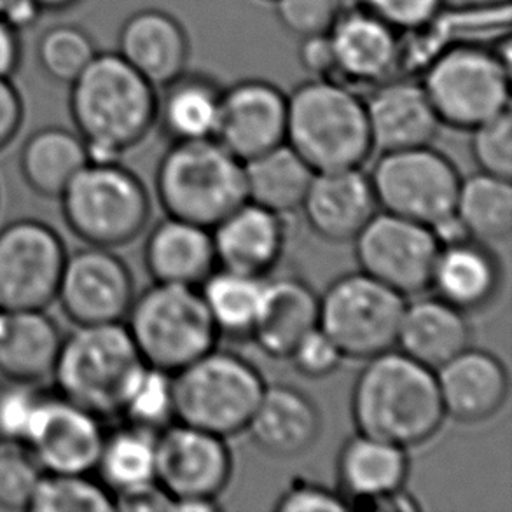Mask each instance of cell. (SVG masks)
Wrapping results in <instances>:
<instances>
[{
    "label": "cell",
    "instance_id": "obj_1",
    "mask_svg": "<svg viewBox=\"0 0 512 512\" xmlns=\"http://www.w3.org/2000/svg\"><path fill=\"white\" fill-rule=\"evenodd\" d=\"M69 86L70 118L90 161H121L156 126L158 88L118 53H97Z\"/></svg>",
    "mask_w": 512,
    "mask_h": 512
},
{
    "label": "cell",
    "instance_id": "obj_2",
    "mask_svg": "<svg viewBox=\"0 0 512 512\" xmlns=\"http://www.w3.org/2000/svg\"><path fill=\"white\" fill-rule=\"evenodd\" d=\"M350 406L357 432L406 450L430 441L446 420L436 371L397 348L366 360Z\"/></svg>",
    "mask_w": 512,
    "mask_h": 512
},
{
    "label": "cell",
    "instance_id": "obj_3",
    "mask_svg": "<svg viewBox=\"0 0 512 512\" xmlns=\"http://www.w3.org/2000/svg\"><path fill=\"white\" fill-rule=\"evenodd\" d=\"M285 142L315 170L359 168L373 154L366 104L336 77H312L287 95Z\"/></svg>",
    "mask_w": 512,
    "mask_h": 512
},
{
    "label": "cell",
    "instance_id": "obj_4",
    "mask_svg": "<svg viewBox=\"0 0 512 512\" xmlns=\"http://www.w3.org/2000/svg\"><path fill=\"white\" fill-rule=\"evenodd\" d=\"M144 366L125 322L91 324L63 334L51 378L56 394L109 418L118 416L128 388Z\"/></svg>",
    "mask_w": 512,
    "mask_h": 512
},
{
    "label": "cell",
    "instance_id": "obj_5",
    "mask_svg": "<svg viewBox=\"0 0 512 512\" xmlns=\"http://www.w3.org/2000/svg\"><path fill=\"white\" fill-rule=\"evenodd\" d=\"M154 189L167 215L210 229L247 200L243 161L215 139L172 142Z\"/></svg>",
    "mask_w": 512,
    "mask_h": 512
},
{
    "label": "cell",
    "instance_id": "obj_6",
    "mask_svg": "<svg viewBox=\"0 0 512 512\" xmlns=\"http://www.w3.org/2000/svg\"><path fill=\"white\" fill-rule=\"evenodd\" d=\"M63 221L86 245L116 249L147 228L151 196L121 161H88L58 196Z\"/></svg>",
    "mask_w": 512,
    "mask_h": 512
},
{
    "label": "cell",
    "instance_id": "obj_7",
    "mask_svg": "<svg viewBox=\"0 0 512 512\" xmlns=\"http://www.w3.org/2000/svg\"><path fill=\"white\" fill-rule=\"evenodd\" d=\"M126 329L147 366L173 374L217 346L221 334L198 287L154 282L137 292Z\"/></svg>",
    "mask_w": 512,
    "mask_h": 512
},
{
    "label": "cell",
    "instance_id": "obj_8",
    "mask_svg": "<svg viewBox=\"0 0 512 512\" xmlns=\"http://www.w3.org/2000/svg\"><path fill=\"white\" fill-rule=\"evenodd\" d=\"M263 374L250 360L217 346L173 373L175 420L217 436H238L266 388Z\"/></svg>",
    "mask_w": 512,
    "mask_h": 512
},
{
    "label": "cell",
    "instance_id": "obj_9",
    "mask_svg": "<svg viewBox=\"0 0 512 512\" xmlns=\"http://www.w3.org/2000/svg\"><path fill=\"white\" fill-rule=\"evenodd\" d=\"M441 125L471 132L511 111V62L497 49L458 44L427 65L422 79Z\"/></svg>",
    "mask_w": 512,
    "mask_h": 512
},
{
    "label": "cell",
    "instance_id": "obj_10",
    "mask_svg": "<svg viewBox=\"0 0 512 512\" xmlns=\"http://www.w3.org/2000/svg\"><path fill=\"white\" fill-rule=\"evenodd\" d=\"M406 298L364 271L346 273L320 294L319 327L345 359L367 360L397 345Z\"/></svg>",
    "mask_w": 512,
    "mask_h": 512
},
{
    "label": "cell",
    "instance_id": "obj_11",
    "mask_svg": "<svg viewBox=\"0 0 512 512\" xmlns=\"http://www.w3.org/2000/svg\"><path fill=\"white\" fill-rule=\"evenodd\" d=\"M228 439L214 432L175 422L156 436V483L172 511H217L219 497L233 478Z\"/></svg>",
    "mask_w": 512,
    "mask_h": 512
},
{
    "label": "cell",
    "instance_id": "obj_12",
    "mask_svg": "<svg viewBox=\"0 0 512 512\" xmlns=\"http://www.w3.org/2000/svg\"><path fill=\"white\" fill-rule=\"evenodd\" d=\"M369 179L380 210L430 228L455 214L462 182L453 161L432 146L380 153Z\"/></svg>",
    "mask_w": 512,
    "mask_h": 512
},
{
    "label": "cell",
    "instance_id": "obj_13",
    "mask_svg": "<svg viewBox=\"0 0 512 512\" xmlns=\"http://www.w3.org/2000/svg\"><path fill=\"white\" fill-rule=\"evenodd\" d=\"M67 254L48 222L25 217L0 229V310H46L56 299Z\"/></svg>",
    "mask_w": 512,
    "mask_h": 512
},
{
    "label": "cell",
    "instance_id": "obj_14",
    "mask_svg": "<svg viewBox=\"0 0 512 512\" xmlns=\"http://www.w3.org/2000/svg\"><path fill=\"white\" fill-rule=\"evenodd\" d=\"M439 247L427 224L383 210H378L353 238L359 270L404 298L430 289Z\"/></svg>",
    "mask_w": 512,
    "mask_h": 512
},
{
    "label": "cell",
    "instance_id": "obj_15",
    "mask_svg": "<svg viewBox=\"0 0 512 512\" xmlns=\"http://www.w3.org/2000/svg\"><path fill=\"white\" fill-rule=\"evenodd\" d=\"M135 280L114 249L86 245L67 254L56 299L76 326L123 322L135 298Z\"/></svg>",
    "mask_w": 512,
    "mask_h": 512
},
{
    "label": "cell",
    "instance_id": "obj_16",
    "mask_svg": "<svg viewBox=\"0 0 512 512\" xmlns=\"http://www.w3.org/2000/svg\"><path fill=\"white\" fill-rule=\"evenodd\" d=\"M104 418L60 394L44 395L25 443L44 472L91 474L104 444Z\"/></svg>",
    "mask_w": 512,
    "mask_h": 512
},
{
    "label": "cell",
    "instance_id": "obj_17",
    "mask_svg": "<svg viewBox=\"0 0 512 512\" xmlns=\"http://www.w3.org/2000/svg\"><path fill=\"white\" fill-rule=\"evenodd\" d=\"M287 137V93L264 79H242L222 90L215 140L247 161L282 146Z\"/></svg>",
    "mask_w": 512,
    "mask_h": 512
},
{
    "label": "cell",
    "instance_id": "obj_18",
    "mask_svg": "<svg viewBox=\"0 0 512 512\" xmlns=\"http://www.w3.org/2000/svg\"><path fill=\"white\" fill-rule=\"evenodd\" d=\"M333 48L334 77L348 86L376 84L397 76L401 67V32L387 21L359 6L343 9L329 28Z\"/></svg>",
    "mask_w": 512,
    "mask_h": 512
},
{
    "label": "cell",
    "instance_id": "obj_19",
    "mask_svg": "<svg viewBox=\"0 0 512 512\" xmlns=\"http://www.w3.org/2000/svg\"><path fill=\"white\" fill-rule=\"evenodd\" d=\"M364 104L371 142L378 153L432 146L443 126L422 81L408 77L394 76L376 84Z\"/></svg>",
    "mask_w": 512,
    "mask_h": 512
},
{
    "label": "cell",
    "instance_id": "obj_20",
    "mask_svg": "<svg viewBox=\"0 0 512 512\" xmlns=\"http://www.w3.org/2000/svg\"><path fill=\"white\" fill-rule=\"evenodd\" d=\"M299 210L319 238L345 243L353 242L380 207L369 173L359 167L315 172Z\"/></svg>",
    "mask_w": 512,
    "mask_h": 512
},
{
    "label": "cell",
    "instance_id": "obj_21",
    "mask_svg": "<svg viewBox=\"0 0 512 512\" xmlns=\"http://www.w3.org/2000/svg\"><path fill=\"white\" fill-rule=\"evenodd\" d=\"M446 418L481 423L497 415L509 395V371L495 353L467 346L436 369Z\"/></svg>",
    "mask_w": 512,
    "mask_h": 512
},
{
    "label": "cell",
    "instance_id": "obj_22",
    "mask_svg": "<svg viewBox=\"0 0 512 512\" xmlns=\"http://www.w3.org/2000/svg\"><path fill=\"white\" fill-rule=\"evenodd\" d=\"M212 238L219 268L266 278L284 256L287 226L284 215L245 200L215 224Z\"/></svg>",
    "mask_w": 512,
    "mask_h": 512
},
{
    "label": "cell",
    "instance_id": "obj_23",
    "mask_svg": "<svg viewBox=\"0 0 512 512\" xmlns=\"http://www.w3.org/2000/svg\"><path fill=\"white\" fill-rule=\"evenodd\" d=\"M322 415L312 397L289 383L266 385L247 430L266 455L296 458L317 443Z\"/></svg>",
    "mask_w": 512,
    "mask_h": 512
},
{
    "label": "cell",
    "instance_id": "obj_24",
    "mask_svg": "<svg viewBox=\"0 0 512 512\" xmlns=\"http://www.w3.org/2000/svg\"><path fill=\"white\" fill-rule=\"evenodd\" d=\"M128 65L156 88L186 72L191 44L186 28L161 9H140L126 18L118 35V51Z\"/></svg>",
    "mask_w": 512,
    "mask_h": 512
},
{
    "label": "cell",
    "instance_id": "obj_25",
    "mask_svg": "<svg viewBox=\"0 0 512 512\" xmlns=\"http://www.w3.org/2000/svg\"><path fill=\"white\" fill-rule=\"evenodd\" d=\"M338 492L350 509H369L388 495L404 490L409 476L406 448L357 432L338 455Z\"/></svg>",
    "mask_w": 512,
    "mask_h": 512
},
{
    "label": "cell",
    "instance_id": "obj_26",
    "mask_svg": "<svg viewBox=\"0 0 512 512\" xmlns=\"http://www.w3.org/2000/svg\"><path fill=\"white\" fill-rule=\"evenodd\" d=\"M504 284V268L490 245L465 238L439 247L430 278L437 298L462 312L485 310Z\"/></svg>",
    "mask_w": 512,
    "mask_h": 512
},
{
    "label": "cell",
    "instance_id": "obj_27",
    "mask_svg": "<svg viewBox=\"0 0 512 512\" xmlns=\"http://www.w3.org/2000/svg\"><path fill=\"white\" fill-rule=\"evenodd\" d=\"M320 294L294 275L264 280L263 303L250 338L271 359L287 360L303 336L319 327Z\"/></svg>",
    "mask_w": 512,
    "mask_h": 512
},
{
    "label": "cell",
    "instance_id": "obj_28",
    "mask_svg": "<svg viewBox=\"0 0 512 512\" xmlns=\"http://www.w3.org/2000/svg\"><path fill=\"white\" fill-rule=\"evenodd\" d=\"M144 266L153 282L200 287L217 268L212 229L167 215L147 235Z\"/></svg>",
    "mask_w": 512,
    "mask_h": 512
},
{
    "label": "cell",
    "instance_id": "obj_29",
    "mask_svg": "<svg viewBox=\"0 0 512 512\" xmlns=\"http://www.w3.org/2000/svg\"><path fill=\"white\" fill-rule=\"evenodd\" d=\"M472 326L467 313L444 299L406 301L395 348L436 371L471 346Z\"/></svg>",
    "mask_w": 512,
    "mask_h": 512
},
{
    "label": "cell",
    "instance_id": "obj_30",
    "mask_svg": "<svg viewBox=\"0 0 512 512\" xmlns=\"http://www.w3.org/2000/svg\"><path fill=\"white\" fill-rule=\"evenodd\" d=\"M62 340V329L46 310H0V378H51Z\"/></svg>",
    "mask_w": 512,
    "mask_h": 512
},
{
    "label": "cell",
    "instance_id": "obj_31",
    "mask_svg": "<svg viewBox=\"0 0 512 512\" xmlns=\"http://www.w3.org/2000/svg\"><path fill=\"white\" fill-rule=\"evenodd\" d=\"M222 90L214 77L187 69L158 88L156 126L170 144L215 139Z\"/></svg>",
    "mask_w": 512,
    "mask_h": 512
},
{
    "label": "cell",
    "instance_id": "obj_32",
    "mask_svg": "<svg viewBox=\"0 0 512 512\" xmlns=\"http://www.w3.org/2000/svg\"><path fill=\"white\" fill-rule=\"evenodd\" d=\"M88 161V149L79 133L46 126L32 133L21 147V177L35 194L58 198Z\"/></svg>",
    "mask_w": 512,
    "mask_h": 512
},
{
    "label": "cell",
    "instance_id": "obj_33",
    "mask_svg": "<svg viewBox=\"0 0 512 512\" xmlns=\"http://www.w3.org/2000/svg\"><path fill=\"white\" fill-rule=\"evenodd\" d=\"M247 201L287 215L303 205L315 170L287 142L243 161Z\"/></svg>",
    "mask_w": 512,
    "mask_h": 512
},
{
    "label": "cell",
    "instance_id": "obj_34",
    "mask_svg": "<svg viewBox=\"0 0 512 512\" xmlns=\"http://www.w3.org/2000/svg\"><path fill=\"white\" fill-rule=\"evenodd\" d=\"M156 436L158 432L126 422L118 429L105 432L95 471L100 483L114 497L158 485Z\"/></svg>",
    "mask_w": 512,
    "mask_h": 512
},
{
    "label": "cell",
    "instance_id": "obj_35",
    "mask_svg": "<svg viewBox=\"0 0 512 512\" xmlns=\"http://www.w3.org/2000/svg\"><path fill=\"white\" fill-rule=\"evenodd\" d=\"M455 215L472 240L486 245L506 242L512 233L511 179L485 172L462 179Z\"/></svg>",
    "mask_w": 512,
    "mask_h": 512
},
{
    "label": "cell",
    "instance_id": "obj_36",
    "mask_svg": "<svg viewBox=\"0 0 512 512\" xmlns=\"http://www.w3.org/2000/svg\"><path fill=\"white\" fill-rule=\"evenodd\" d=\"M264 280L217 266L198 287L221 336L250 338L263 303Z\"/></svg>",
    "mask_w": 512,
    "mask_h": 512
},
{
    "label": "cell",
    "instance_id": "obj_37",
    "mask_svg": "<svg viewBox=\"0 0 512 512\" xmlns=\"http://www.w3.org/2000/svg\"><path fill=\"white\" fill-rule=\"evenodd\" d=\"M28 511L112 512L114 495L90 474L44 472Z\"/></svg>",
    "mask_w": 512,
    "mask_h": 512
},
{
    "label": "cell",
    "instance_id": "obj_38",
    "mask_svg": "<svg viewBox=\"0 0 512 512\" xmlns=\"http://www.w3.org/2000/svg\"><path fill=\"white\" fill-rule=\"evenodd\" d=\"M118 416L151 432H160L175 422L173 374L144 366L126 392Z\"/></svg>",
    "mask_w": 512,
    "mask_h": 512
},
{
    "label": "cell",
    "instance_id": "obj_39",
    "mask_svg": "<svg viewBox=\"0 0 512 512\" xmlns=\"http://www.w3.org/2000/svg\"><path fill=\"white\" fill-rule=\"evenodd\" d=\"M97 53L93 37L77 25L48 28L37 44L39 65L56 83H72L83 74Z\"/></svg>",
    "mask_w": 512,
    "mask_h": 512
},
{
    "label": "cell",
    "instance_id": "obj_40",
    "mask_svg": "<svg viewBox=\"0 0 512 512\" xmlns=\"http://www.w3.org/2000/svg\"><path fill=\"white\" fill-rule=\"evenodd\" d=\"M44 476L25 441L0 439V509L28 511Z\"/></svg>",
    "mask_w": 512,
    "mask_h": 512
},
{
    "label": "cell",
    "instance_id": "obj_41",
    "mask_svg": "<svg viewBox=\"0 0 512 512\" xmlns=\"http://www.w3.org/2000/svg\"><path fill=\"white\" fill-rule=\"evenodd\" d=\"M471 154L479 172L512 177V116L502 112L471 130Z\"/></svg>",
    "mask_w": 512,
    "mask_h": 512
},
{
    "label": "cell",
    "instance_id": "obj_42",
    "mask_svg": "<svg viewBox=\"0 0 512 512\" xmlns=\"http://www.w3.org/2000/svg\"><path fill=\"white\" fill-rule=\"evenodd\" d=\"M46 392L39 383L0 378V439H27Z\"/></svg>",
    "mask_w": 512,
    "mask_h": 512
},
{
    "label": "cell",
    "instance_id": "obj_43",
    "mask_svg": "<svg viewBox=\"0 0 512 512\" xmlns=\"http://www.w3.org/2000/svg\"><path fill=\"white\" fill-rule=\"evenodd\" d=\"M282 27L299 39L327 34L340 13V0H273Z\"/></svg>",
    "mask_w": 512,
    "mask_h": 512
},
{
    "label": "cell",
    "instance_id": "obj_44",
    "mask_svg": "<svg viewBox=\"0 0 512 512\" xmlns=\"http://www.w3.org/2000/svg\"><path fill=\"white\" fill-rule=\"evenodd\" d=\"M299 374L310 380H322L336 373L343 364V353L320 327L301 338L289 359Z\"/></svg>",
    "mask_w": 512,
    "mask_h": 512
},
{
    "label": "cell",
    "instance_id": "obj_45",
    "mask_svg": "<svg viewBox=\"0 0 512 512\" xmlns=\"http://www.w3.org/2000/svg\"><path fill=\"white\" fill-rule=\"evenodd\" d=\"M359 6L387 21L399 32H411L427 27L436 20L444 7V0H355Z\"/></svg>",
    "mask_w": 512,
    "mask_h": 512
},
{
    "label": "cell",
    "instance_id": "obj_46",
    "mask_svg": "<svg viewBox=\"0 0 512 512\" xmlns=\"http://www.w3.org/2000/svg\"><path fill=\"white\" fill-rule=\"evenodd\" d=\"M277 512H343L350 511L345 497L327 486L299 479L285 488L273 504Z\"/></svg>",
    "mask_w": 512,
    "mask_h": 512
},
{
    "label": "cell",
    "instance_id": "obj_47",
    "mask_svg": "<svg viewBox=\"0 0 512 512\" xmlns=\"http://www.w3.org/2000/svg\"><path fill=\"white\" fill-rule=\"evenodd\" d=\"M25 118L20 91L11 79L0 77V151L13 142Z\"/></svg>",
    "mask_w": 512,
    "mask_h": 512
},
{
    "label": "cell",
    "instance_id": "obj_48",
    "mask_svg": "<svg viewBox=\"0 0 512 512\" xmlns=\"http://www.w3.org/2000/svg\"><path fill=\"white\" fill-rule=\"evenodd\" d=\"M299 41V65L312 77H334V56L329 35H308Z\"/></svg>",
    "mask_w": 512,
    "mask_h": 512
},
{
    "label": "cell",
    "instance_id": "obj_49",
    "mask_svg": "<svg viewBox=\"0 0 512 512\" xmlns=\"http://www.w3.org/2000/svg\"><path fill=\"white\" fill-rule=\"evenodd\" d=\"M21 32L0 18V77L11 79L18 72L23 56Z\"/></svg>",
    "mask_w": 512,
    "mask_h": 512
},
{
    "label": "cell",
    "instance_id": "obj_50",
    "mask_svg": "<svg viewBox=\"0 0 512 512\" xmlns=\"http://www.w3.org/2000/svg\"><path fill=\"white\" fill-rule=\"evenodd\" d=\"M41 14V7L37 6L34 0H13L0 18L6 20L18 32H23L32 27Z\"/></svg>",
    "mask_w": 512,
    "mask_h": 512
},
{
    "label": "cell",
    "instance_id": "obj_51",
    "mask_svg": "<svg viewBox=\"0 0 512 512\" xmlns=\"http://www.w3.org/2000/svg\"><path fill=\"white\" fill-rule=\"evenodd\" d=\"M37 6L41 7L42 13H62L70 7L77 6L81 0H34Z\"/></svg>",
    "mask_w": 512,
    "mask_h": 512
},
{
    "label": "cell",
    "instance_id": "obj_52",
    "mask_svg": "<svg viewBox=\"0 0 512 512\" xmlns=\"http://www.w3.org/2000/svg\"><path fill=\"white\" fill-rule=\"evenodd\" d=\"M11 2H13V0H0V16L4 14V11H6L7 6H9Z\"/></svg>",
    "mask_w": 512,
    "mask_h": 512
},
{
    "label": "cell",
    "instance_id": "obj_53",
    "mask_svg": "<svg viewBox=\"0 0 512 512\" xmlns=\"http://www.w3.org/2000/svg\"><path fill=\"white\" fill-rule=\"evenodd\" d=\"M268 2H273V0H268Z\"/></svg>",
    "mask_w": 512,
    "mask_h": 512
}]
</instances>
